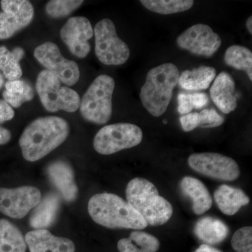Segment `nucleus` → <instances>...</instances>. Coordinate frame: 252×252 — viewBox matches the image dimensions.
Segmentation results:
<instances>
[{"instance_id":"9b49d317","label":"nucleus","mask_w":252,"mask_h":252,"mask_svg":"<svg viewBox=\"0 0 252 252\" xmlns=\"http://www.w3.org/2000/svg\"><path fill=\"white\" fill-rule=\"evenodd\" d=\"M41 201V192L34 187L0 188V212L14 219H22Z\"/></svg>"},{"instance_id":"f257e3e1","label":"nucleus","mask_w":252,"mask_h":252,"mask_svg":"<svg viewBox=\"0 0 252 252\" xmlns=\"http://www.w3.org/2000/svg\"><path fill=\"white\" fill-rule=\"evenodd\" d=\"M69 134V124L62 118L36 119L26 127L20 138L23 157L30 162L40 160L61 145Z\"/></svg>"},{"instance_id":"c9c22d12","label":"nucleus","mask_w":252,"mask_h":252,"mask_svg":"<svg viewBox=\"0 0 252 252\" xmlns=\"http://www.w3.org/2000/svg\"><path fill=\"white\" fill-rule=\"evenodd\" d=\"M11 138V132L4 127H0V145L7 144Z\"/></svg>"},{"instance_id":"dca6fc26","label":"nucleus","mask_w":252,"mask_h":252,"mask_svg":"<svg viewBox=\"0 0 252 252\" xmlns=\"http://www.w3.org/2000/svg\"><path fill=\"white\" fill-rule=\"evenodd\" d=\"M46 171L51 183L63 198L67 202L74 201L77 196L78 189L72 167L67 162L57 160L50 164Z\"/></svg>"},{"instance_id":"0eeeda50","label":"nucleus","mask_w":252,"mask_h":252,"mask_svg":"<svg viewBox=\"0 0 252 252\" xmlns=\"http://www.w3.org/2000/svg\"><path fill=\"white\" fill-rule=\"evenodd\" d=\"M94 52L97 59L106 65H121L130 57L128 46L117 35L112 20L104 18L94 28Z\"/></svg>"},{"instance_id":"58836bf2","label":"nucleus","mask_w":252,"mask_h":252,"mask_svg":"<svg viewBox=\"0 0 252 252\" xmlns=\"http://www.w3.org/2000/svg\"><path fill=\"white\" fill-rule=\"evenodd\" d=\"M4 76H3V74H1V72H0V89H1V87H2L3 85H4Z\"/></svg>"},{"instance_id":"f03ea898","label":"nucleus","mask_w":252,"mask_h":252,"mask_svg":"<svg viewBox=\"0 0 252 252\" xmlns=\"http://www.w3.org/2000/svg\"><path fill=\"white\" fill-rule=\"evenodd\" d=\"M88 210L95 223L107 228L140 230L148 225L130 204L116 194H95L89 200Z\"/></svg>"},{"instance_id":"20e7f679","label":"nucleus","mask_w":252,"mask_h":252,"mask_svg":"<svg viewBox=\"0 0 252 252\" xmlns=\"http://www.w3.org/2000/svg\"><path fill=\"white\" fill-rule=\"evenodd\" d=\"M179 77L180 71L172 63L157 66L147 74L140 97L144 108L153 117H160L166 112Z\"/></svg>"},{"instance_id":"e433bc0d","label":"nucleus","mask_w":252,"mask_h":252,"mask_svg":"<svg viewBox=\"0 0 252 252\" xmlns=\"http://www.w3.org/2000/svg\"><path fill=\"white\" fill-rule=\"evenodd\" d=\"M195 252H222L218 249L208 245H202Z\"/></svg>"},{"instance_id":"473e14b6","label":"nucleus","mask_w":252,"mask_h":252,"mask_svg":"<svg viewBox=\"0 0 252 252\" xmlns=\"http://www.w3.org/2000/svg\"><path fill=\"white\" fill-rule=\"evenodd\" d=\"M177 102H178L177 111L182 116L189 114L193 109V104L190 102L189 94H183V93L179 94Z\"/></svg>"},{"instance_id":"6e6552de","label":"nucleus","mask_w":252,"mask_h":252,"mask_svg":"<svg viewBox=\"0 0 252 252\" xmlns=\"http://www.w3.org/2000/svg\"><path fill=\"white\" fill-rule=\"evenodd\" d=\"M143 138L140 127L127 123L104 126L97 132L94 147L97 153L111 155L139 145Z\"/></svg>"},{"instance_id":"7c9ffc66","label":"nucleus","mask_w":252,"mask_h":252,"mask_svg":"<svg viewBox=\"0 0 252 252\" xmlns=\"http://www.w3.org/2000/svg\"><path fill=\"white\" fill-rule=\"evenodd\" d=\"M200 124L199 127L212 128L220 126L224 122V118L220 116L215 109H203L199 113Z\"/></svg>"},{"instance_id":"a211bd4d","label":"nucleus","mask_w":252,"mask_h":252,"mask_svg":"<svg viewBox=\"0 0 252 252\" xmlns=\"http://www.w3.org/2000/svg\"><path fill=\"white\" fill-rule=\"evenodd\" d=\"M181 190L192 201L195 215H202L212 207V199L208 189L201 182L192 177H185L180 183Z\"/></svg>"},{"instance_id":"c756f323","label":"nucleus","mask_w":252,"mask_h":252,"mask_svg":"<svg viewBox=\"0 0 252 252\" xmlns=\"http://www.w3.org/2000/svg\"><path fill=\"white\" fill-rule=\"evenodd\" d=\"M232 248L237 252H252V228L245 226L235 231L231 240Z\"/></svg>"},{"instance_id":"423d86ee","label":"nucleus","mask_w":252,"mask_h":252,"mask_svg":"<svg viewBox=\"0 0 252 252\" xmlns=\"http://www.w3.org/2000/svg\"><path fill=\"white\" fill-rule=\"evenodd\" d=\"M36 90L41 104L48 112H75L80 106L79 94L71 88L61 85L59 79L46 69L38 75Z\"/></svg>"},{"instance_id":"4468645a","label":"nucleus","mask_w":252,"mask_h":252,"mask_svg":"<svg viewBox=\"0 0 252 252\" xmlns=\"http://www.w3.org/2000/svg\"><path fill=\"white\" fill-rule=\"evenodd\" d=\"M94 35L89 20L84 16L70 18L61 30V38L76 57L84 59L91 51L89 40Z\"/></svg>"},{"instance_id":"1a4fd4ad","label":"nucleus","mask_w":252,"mask_h":252,"mask_svg":"<svg viewBox=\"0 0 252 252\" xmlns=\"http://www.w3.org/2000/svg\"><path fill=\"white\" fill-rule=\"evenodd\" d=\"M34 56L46 70L54 74L66 86L75 85L79 81V66L74 61L63 57L59 46L54 43L48 41L37 46Z\"/></svg>"},{"instance_id":"393cba45","label":"nucleus","mask_w":252,"mask_h":252,"mask_svg":"<svg viewBox=\"0 0 252 252\" xmlns=\"http://www.w3.org/2000/svg\"><path fill=\"white\" fill-rule=\"evenodd\" d=\"M27 244L19 229L6 220H0V252H26Z\"/></svg>"},{"instance_id":"bb28decb","label":"nucleus","mask_w":252,"mask_h":252,"mask_svg":"<svg viewBox=\"0 0 252 252\" xmlns=\"http://www.w3.org/2000/svg\"><path fill=\"white\" fill-rule=\"evenodd\" d=\"M224 61L227 65L238 70L245 71L252 81V53L245 46H230L225 53Z\"/></svg>"},{"instance_id":"cd10ccee","label":"nucleus","mask_w":252,"mask_h":252,"mask_svg":"<svg viewBox=\"0 0 252 252\" xmlns=\"http://www.w3.org/2000/svg\"><path fill=\"white\" fill-rule=\"evenodd\" d=\"M140 2L149 11L162 15L183 12L194 4L192 0H142Z\"/></svg>"},{"instance_id":"5701e85b","label":"nucleus","mask_w":252,"mask_h":252,"mask_svg":"<svg viewBox=\"0 0 252 252\" xmlns=\"http://www.w3.org/2000/svg\"><path fill=\"white\" fill-rule=\"evenodd\" d=\"M119 252H157L160 248L158 239L146 232L135 230L127 238L119 240Z\"/></svg>"},{"instance_id":"f704fd0d","label":"nucleus","mask_w":252,"mask_h":252,"mask_svg":"<svg viewBox=\"0 0 252 252\" xmlns=\"http://www.w3.org/2000/svg\"><path fill=\"white\" fill-rule=\"evenodd\" d=\"M15 112L12 107L4 100L0 99V124L14 119Z\"/></svg>"},{"instance_id":"f8f14e48","label":"nucleus","mask_w":252,"mask_h":252,"mask_svg":"<svg viewBox=\"0 0 252 252\" xmlns=\"http://www.w3.org/2000/svg\"><path fill=\"white\" fill-rule=\"evenodd\" d=\"M177 44L192 54L210 58L220 49L221 39L210 26L196 24L178 36Z\"/></svg>"},{"instance_id":"aec40b11","label":"nucleus","mask_w":252,"mask_h":252,"mask_svg":"<svg viewBox=\"0 0 252 252\" xmlns=\"http://www.w3.org/2000/svg\"><path fill=\"white\" fill-rule=\"evenodd\" d=\"M61 198L55 193H50L35 207L32 214L30 224L36 229H44L54 223L59 212Z\"/></svg>"},{"instance_id":"72a5a7b5","label":"nucleus","mask_w":252,"mask_h":252,"mask_svg":"<svg viewBox=\"0 0 252 252\" xmlns=\"http://www.w3.org/2000/svg\"><path fill=\"white\" fill-rule=\"evenodd\" d=\"M189 96L191 104H193V108L201 109L208 103V96L203 93H194L189 94Z\"/></svg>"},{"instance_id":"7ed1b4c3","label":"nucleus","mask_w":252,"mask_h":252,"mask_svg":"<svg viewBox=\"0 0 252 252\" xmlns=\"http://www.w3.org/2000/svg\"><path fill=\"white\" fill-rule=\"evenodd\" d=\"M126 201L143 217L147 224L158 226L171 219L173 207L159 195L156 186L146 179L136 177L127 184Z\"/></svg>"},{"instance_id":"2eb2a0df","label":"nucleus","mask_w":252,"mask_h":252,"mask_svg":"<svg viewBox=\"0 0 252 252\" xmlns=\"http://www.w3.org/2000/svg\"><path fill=\"white\" fill-rule=\"evenodd\" d=\"M25 240L31 252H75V246L72 240L55 236L46 229H36L28 232Z\"/></svg>"},{"instance_id":"6ab92c4d","label":"nucleus","mask_w":252,"mask_h":252,"mask_svg":"<svg viewBox=\"0 0 252 252\" xmlns=\"http://www.w3.org/2000/svg\"><path fill=\"white\" fill-rule=\"evenodd\" d=\"M215 202L222 213L233 216L250 203V198L242 189L226 185L220 186L214 193Z\"/></svg>"},{"instance_id":"4be33fe9","label":"nucleus","mask_w":252,"mask_h":252,"mask_svg":"<svg viewBox=\"0 0 252 252\" xmlns=\"http://www.w3.org/2000/svg\"><path fill=\"white\" fill-rule=\"evenodd\" d=\"M216 69L210 66H200L192 70H185L179 77L178 84L187 91L205 90L216 78Z\"/></svg>"},{"instance_id":"4c0bfd02","label":"nucleus","mask_w":252,"mask_h":252,"mask_svg":"<svg viewBox=\"0 0 252 252\" xmlns=\"http://www.w3.org/2000/svg\"><path fill=\"white\" fill-rule=\"evenodd\" d=\"M247 28H248L249 32L250 34H252V16H250V18H248V21H247L246 23Z\"/></svg>"},{"instance_id":"2f4dec72","label":"nucleus","mask_w":252,"mask_h":252,"mask_svg":"<svg viewBox=\"0 0 252 252\" xmlns=\"http://www.w3.org/2000/svg\"><path fill=\"white\" fill-rule=\"evenodd\" d=\"M182 129L185 132H190L198 127L200 124V118L199 113H189L182 116L180 119Z\"/></svg>"},{"instance_id":"9d476101","label":"nucleus","mask_w":252,"mask_h":252,"mask_svg":"<svg viewBox=\"0 0 252 252\" xmlns=\"http://www.w3.org/2000/svg\"><path fill=\"white\" fill-rule=\"evenodd\" d=\"M188 163L195 171L215 180L233 182L240 175L236 161L223 154H193L189 157Z\"/></svg>"},{"instance_id":"412c9836","label":"nucleus","mask_w":252,"mask_h":252,"mask_svg":"<svg viewBox=\"0 0 252 252\" xmlns=\"http://www.w3.org/2000/svg\"><path fill=\"white\" fill-rule=\"evenodd\" d=\"M194 233L207 245H217L223 242L229 233V228L222 220L206 217L198 220Z\"/></svg>"},{"instance_id":"b1692460","label":"nucleus","mask_w":252,"mask_h":252,"mask_svg":"<svg viewBox=\"0 0 252 252\" xmlns=\"http://www.w3.org/2000/svg\"><path fill=\"white\" fill-rule=\"evenodd\" d=\"M34 97V89L28 81L16 79L5 84L3 97L11 107L18 108L25 102L31 101Z\"/></svg>"},{"instance_id":"ddd939ff","label":"nucleus","mask_w":252,"mask_h":252,"mask_svg":"<svg viewBox=\"0 0 252 252\" xmlns=\"http://www.w3.org/2000/svg\"><path fill=\"white\" fill-rule=\"evenodd\" d=\"M0 11V39H6L27 27L34 18V7L27 0H2Z\"/></svg>"},{"instance_id":"c85d7f7f","label":"nucleus","mask_w":252,"mask_h":252,"mask_svg":"<svg viewBox=\"0 0 252 252\" xmlns=\"http://www.w3.org/2000/svg\"><path fill=\"white\" fill-rule=\"evenodd\" d=\"M84 3L82 0H51L46 6V13L50 17H65Z\"/></svg>"},{"instance_id":"f3484780","label":"nucleus","mask_w":252,"mask_h":252,"mask_svg":"<svg viewBox=\"0 0 252 252\" xmlns=\"http://www.w3.org/2000/svg\"><path fill=\"white\" fill-rule=\"evenodd\" d=\"M235 91V81L228 73L220 72L215 78L210 88V97L217 108L223 114H230L237 108L238 102Z\"/></svg>"},{"instance_id":"39448f33","label":"nucleus","mask_w":252,"mask_h":252,"mask_svg":"<svg viewBox=\"0 0 252 252\" xmlns=\"http://www.w3.org/2000/svg\"><path fill=\"white\" fill-rule=\"evenodd\" d=\"M115 81L110 76L102 74L93 81L80 102L81 115L87 122L103 125L112 114V95Z\"/></svg>"},{"instance_id":"a878e982","label":"nucleus","mask_w":252,"mask_h":252,"mask_svg":"<svg viewBox=\"0 0 252 252\" xmlns=\"http://www.w3.org/2000/svg\"><path fill=\"white\" fill-rule=\"evenodd\" d=\"M25 55L23 48L16 47L10 51L6 46H0V72L9 81L20 79L23 74L20 61Z\"/></svg>"}]
</instances>
